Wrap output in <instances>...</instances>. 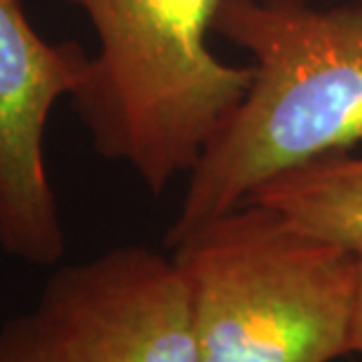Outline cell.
Returning <instances> with one entry per match:
<instances>
[{"label": "cell", "mask_w": 362, "mask_h": 362, "mask_svg": "<svg viewBox=\"0 0 362 362\" xmlns=\"http://www.w3.org/2000/svg\"><path fill=\"white\" fill-rule=\"evenodd\" d=\"M213 33L250 54L252 82L189 171L168 248L276 175L362 143V0H222Z\"/></svg>", "instance_id": "obj_1"}, {"label": "cell", "mask_w": 362, "mask_h": 362, "mask_svg": "<svg viewBox=\"0 0 362 362\" xmlns=\"http://www.w3.org/2000/svg\"><path fill=\"white\" fill-rule=\"evenodd\" d=\"M87 14L98 49L71 96L101 157L152 194L185 175L241 105L252 66L208 45L222 0H66Z\"/></svg>", "instance_id": "obj_2"}, {"label": "cell", "mask_w": 362, "mask_h": 362, "mask_svg": "<svg viewBox=\"0 0 362 362\" xmlns=\"http://www.w3.org/2000/svg\"><path fill=\"white\" fill-rule=\"evenodd\" d=\"M189 288L202 362L351 356L360 255L245 202L171 248Z\"/></svg>", "instance_id": "obj_3"}, {"label": "cell", "mask_w": 362, "mask_h": 362, "mask_svg": "<svg viewBox=\"0 0 362 362\" xmlns=\"http://www.w3.org/2000/svg\"><path fill=\"white\" fill-rule=\"evenodd\" d=\"M28 313L57 362H202L187 281L148 245L57 267Z\"/></svg>", "instance_id": "obj_4"}, {"label": "cell", "mask_w": 362, "mask_h": 362, "mask_svg": "<svg viewBox=\"0 0 362 362\" xmlns=\"http://www.w3.org/2000/svg\"><path fill=\"white\" fill-rule=\"evenodd\" d=\"M91 57L80 42H47L21 0H0V250L30 267H57L66 229L45 159L59 98L73 96Z\"/></svg>", "instance_id": "obj_5"}, {"label": "cell", "mask_w": 362, "mask_h": 362, "mask_svg": "<svg viewBox=\"0 0 362 362\" xmlns=\"http://www.w3.org/2000/svg\"><path fill=\"white\" fill-rule=\"evenodd\" d=\"M302 232L362 257V155H334L281 173L248 197Z\"/></svg>", "instance_id": "obj_6"}, {"label": "cell", "mask_w": 362, "mask_h": 362, "mask_svg": "<svg viewBox=\"0 0 362 362\" xmlns=\"http://www.w3.org/2000/svg\"><path fill=\"white\" fill-rule=\"evenodd\" d=\"M0 362H57L52 346L30 313L0 325Z\"/></svg>", "instance_id": "obj_7"}, {"label": "cell", "mask_w": 362, "mask_h": 362, "mask_svg": "<svg viewBox=\"0 0 362 362\" xmlns=\"http://www.w3.org/2000/svg\"><path fill=\"white\" fill-rule=\"evenodd\" d=\"M351 353H362V257H360V276H358V297H356V311H353V325H351Z\"/></svg>", "instance_id": "obj_8"}]
</instances>
